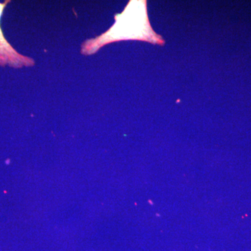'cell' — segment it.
Wrapping results in <instances>:
<instances>
[{
	"label": "cell",
	"mask_w": 251,
	"mask_h": 251,
	"mask_svg": "<svg viewBox=\"0 0 251 251\" xmlns=\"http://www.w3.org/2000/svg\"><path fill=\"white\" fill-rule=\"evenodd\" d=\"M146 1H130L121 15L115 16L116 23L106 34L99 38V46L120 39H139L163 44L161 36L153 31L147 15Z\"/></svg>",
	"instance_id": "cell-1"
},
{
	"label": "cell",
	"mask_w": 251,
	"mask_h": 251,
	"mask_svg": "<svg viewBox=\"0 0 251 251\" xmlns=\"http://www.w3.org/2000/svg\"><path fill=\"white\" fill-rule=\"evenodd\" d=\"M1 13V12H0ZM0 48L3 49V48H6V49H9V46L6 44V41L3 39L2 35H1V31H0Z\"/></svg>",
	"instance_id": "cell-2"
}]
</instances>
